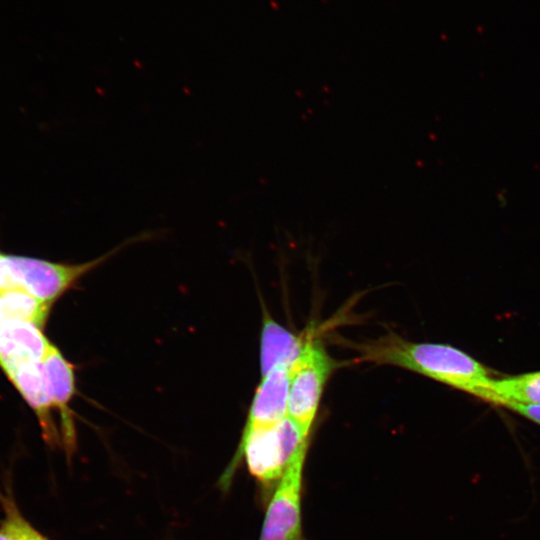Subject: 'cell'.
<instances>
[{
    "instance_id": "9c48e42d",
    "label": "cell",
    "mask_w": 540,
    "mask_h": 540,
    "mask_svg": "<svg viewBox=\"0 0 540 540\" xmlns=\"http://www.w3.org/2000/svg\"><path fill=\"white\" fill-rule=\"evenodd\" d=\"M262 316L261 378L278 366L294 364L308 339H303L281 326L271 317L265 307H263Z\"/></svg>"
},
{
    "instance_id": "4fadbf2b",
    "label": "cell",
    "mask_w": 540,
    "mask_h": 540,
    "mask_svg": "<svg viewBox=\"0 0 540 540\" xmlns=\"http://www.w3.org/2000/svg\"><path fill=\"white\" fill-rule=\"evenodd\" d=\"M505 407L540 425V405L509 404Z\"/></svg>"
},
{
    "instance_id": "3957f363",
    "label": "cell",
    "mask_w": 540,
    "mask_h": 540,
    "mask_svg": "<svg viewBox=\"0 0 540 540\" xmlns=\"http://www.w3.org/2000/svg\"><path fill=\"white\" fill-rule=\"evenodd\" d=\"M339 366L319 339L309 335L294 362L289 382L287 417L309 437L327 380Z\"/></svg>"
},
{
    "instance_id": "8fae6325",
    "label": "cell",
    "mask_w": 540,
    "mask_h": 540,
    "mask_svg": "<svg viewBox=\"0 0 540 540\" xmlns=\"http://www.w3.org/2000/svg\"><path fill=\"white\" fill-rule=\"evenodd\" d=\"M0 306L4 319L30 321L42 327L51 307L20 288L1 291Z\"/></svg>"
},
{
    "instance_id": "8992f818",
    "label": "cell",
    "mask_w": 540,
    "mask_h": 540,
    "mask_svg": "<svg viewBox=\"0 0 540 540\" xmlns=\"http://www.w3.org/2000/svg\"><path fill=\"white\" fill-rule=\"evenodd\" d=\"M292 365L278 366L261 378L253 397L242 434L273 426L287 417Z\"/></svg>"
},
{
    "instance_id": "ba28073f",
    "label": "cell",
    "mask_w": 540,
    "mask_h": 540,
    "mask_svg": "<svg viewBox=\"0 0 540 540\" xmlns=\"http://www.w3.org/2000/svg\"><path fill=\"white\" fill-rule=\"evenodd\" d=\"M42 329V326L30 321L1 320L0 365L22 361L40 363L54 347Z\"/></svg>"
},
{
    "instance_id": "277c9868",
    "label": "cell",
    "mask_w": 540,
    "mask_h": 540,
    "mask_svg": "<svg viewBox=\"0 0 540 540\" xmlns=\"http://www.w3.org/2000/svg\"><path fill=\"white\" fill-rule=\"evenodd\" d=\"M309 443L294 455L275 486L259 540H305L302 529V487Z\"/></svg>"
},
{
    "instance_id": "30bf717a",
    "label": "cell",
    "mask_w": 540,
    "mask_h": 540,
    "mask_svg": "<svg viewBox=\"0 0 540 540\" xmlns=\"http://www.w3.org/2000/svg\"><path fill=\"white\" fill-rule=\"evenodd\" d=\"M485 401L503 407L509 404L540 405V371L493 378Z\"/></svg>"
},
{
    "instance_id": "5bb4252c",
    "label": "cell",
    "mask_w": 540,
    "mask_h": 540,
    "mask_svg": "<svg viewBox=\"0 0 540 540\" xmlns=\"http://www.w3.org/2000/svg\"><path fill=\"white\" fill-rule=\"evenodd\" d=\"M0 540H11L5 530L0 526Z\"/></svg>"
},
{
    "instance_id": "5b68a950",
    "label": "cell",
    "mask_w": 540,
    "mask_h": 540,
    "mask_svg": "<svg viewBox=\"0 0 540 540\" xmlns=\"http://www.w3.org/2000/svg\"><path fill=\"white\" fill-rule=\"evenodd\" d=\"M40 369L52 406L61 417L63 441L68 453L75 448L76 432L70 402L75 394V374L73 366L54 346L40 362Z\"/></svg>"
},
{
    "instance_id": "7a4b0ae2",
    "label": "cell",
    "mask_w": 540,
    "mask_h": 540,
    "mask_svg": "<svg viewBox=\"0 0 540 540\" xmlns=\"http://www.w3.org/2000/svg\"><path fill=\"white\" fill-rule=\"evenodd\" d=\"M309 443L288 418L279 423L242 434L235 455L225 470L221 485L228 487L244 457L248 470L266 489H274L298 450Z\"/></svg>"
},
{
    "instance_id": "6da1fadb",
    "label": "cell",
    "mask_w": 540,
    "mask_h": 540,
    "mask_svg": "<svg viewBox=\"0 0 540 540\" xmlns=\"http://www.w3.org/2000/svg\"><path fill=\"white\" fill-rule=\"evenodd\" d=\"M357 361L393 365L486 400L493 377L481 362L446 344L411 342L395 332L363 342L346 341Z\"/></svg>"
},
{
    "instance_id": "52a82bcc",
    "label": "cell",
    "mask_w": 540,
    "mask_h": 540,
    "mask_svg": "<svg viewBox=\"0 0 540 540\" xmlns=\"http://www.w3.org/2000/svg\"><path fill=\"white\" fill-rule=\"evenodd\" d=\"M13 385L35 411L46 442L54 445L59 440L52 419V403L49 398L40 363L22 361L0 365Z\"/></svg>"
},
{
    "instance_id": "7c38bea8",
    "label": "cell",
    "mask_w": 540,
    "mask_h": 540,
    "mask_svg": "<svg viewBox=\"0 0 540 540\" xmlns=\"http://www.w3.org/2000/svg\"><path fill=\"white\" fill-rule=\"evenodd\" d=\"M4 519L1 527L11 540H48L22 515L11 497H1Z\"/></svg>"
}]
</instances>
